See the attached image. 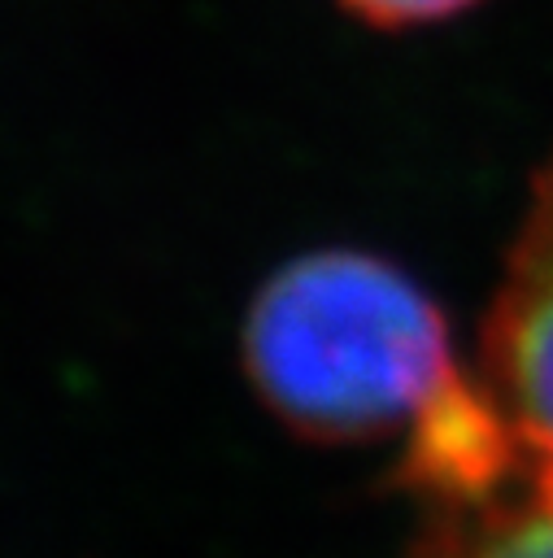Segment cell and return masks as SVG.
I'll return each mask as SVG.
<instances>
[{
  "instance_id": "obj_1",
  "label": "cell",
  "mask_w": 553,
  "mask_h": 558,
  "mask_svg": "<svg viewBox=\"0 0 553 558\" xmlns=\"http://www.w3.org/2000/svg\"><path fill=\"white\" fill-rule=\"evenodd\" d=\"M244 366L257 397L309 440L405 432L462 375L440 305L392 262L318 248L253 296Z\"/></svg>"
},
{
  "instance_id": "obj_2",
  "label": "cell",
  "mask_w": 553,
  "mask_h": 558,
  "mask_svg": "<svg viewBox=\"0 0 553 558\" xmlns=\"http://www.w3.org/2000/svg\"><path fill=\"white\" fill-rule=\"evenodd\" d=\"M479 384L505 418L527 488L553 497V157L531 201L479 340Z\"/></svg>"
},
{
  "instance_id": "obj_4",
  "label": "cell",
  "mask_w": 553,
  "mask_h": 558,
  "mask_svg": "<svg viewBox=\"0 0 553 558\" xmlns=\"http://www.w3.org/2000/svg\"><path fill=\"white\" fill-rule=\"evenodd\" d=\"M353 17L370 22V26H422V22H444L462 9H470L475 0H340Z\"/></svg>"
},
{
  "instance_id": "obj_3",
  "label": "cell",
  "mask_w": 553,
  "mask_h": 558,
  "mask_svg": "<svg viewBox=\"0 0 553 558\" xmlns=\"http://www.w3.org/2000/svg\"><path fill=\"white\" fill-rule=\"evenodd\" d=\"M409 558H553V497L514 488L483 506L440 510Z\"/></svg>"
}]
</instances>
